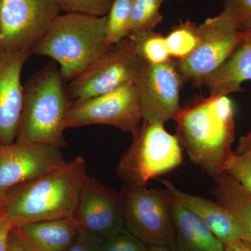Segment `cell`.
Here are the masks:
<instances>
[{"mask_svg":"<svg viewBox=\"0 0 251 251\" xmlns=\"http://www.w3.org/2000/svg\"><path fill=\"white\" fill-rule=\"evenodd\" d=\"M120 193L126 229L148 247L175 249L171 193L148 186L123 187Z\"/></svg>","mask_w":251,"mask_h":251,"instance_id":"obj_6","label":"cell"},{"mask_svg":"<svg viewBox=\"0 0 251 251\" xmlns=\"http://www.w3.org/2000/svg\"><path fill=\"white\" fill-rule=\"evenodd\" d=\"M214 181L215 185L211 193L216 201L237 214L242 224V239L251 245V196L225 173Z\"/></svg>","mask_w":251,"mask_h":251,"instance_id":"obj_19","label":"cell"},{"mask_svg":"<svg viewBox=\"0 0 251 251\" xmlns=\"http://www.w3.org/2000/svg\"><path fill=\"white\" fill-rule=\"evenodd\" d=\"M5 195L6 193H0V219L4 218V204Z\"/></svg>","mask_w":251,"mask_h":251,"instance_id":"obj_34","label":"cell"},{"mask_svg":"<svg viewBox=\"0 0 251 251\" xmlns=\"http://www.w3.org/2000/svg\"><path fill=\"white\" fill-rule=\"evenodd\" d=\"M13 230L27 251H67L79 227L72 218L20 225Z\"/></svg>","mask_w":251,"mask_h":251,"instance_id":"obj_17","label":"cell"},{"mask_svg":"<svg viewBox=\"0 0 251 251\" xmlns=\"http://www.w3.org/2000/svg\"><path fill=\"white\" fill-rule=\"evenodd\" d=\"M73 219L79 228L102 239L126 230L121 193L90 176L81 190Z\"/></svg>","mask_w":251,"mask_h":251,"instance_id":"obj_12","label":"cell"},{"mask_svg":"<svg viewBox=\"0 0 251 251\" xmlns=\"http://www.w3.org/2000/svg\"><path fill=\"white\" fill-rule=\"evenodd\" d=\"M234 105L226 97H200L181 108L175 121L176 136L191 161L213 179L224 174L232 156Z\"/></svg>","mask_w":251,"mask_h":251,"instance_id":"obj_1","label":"cell"},{"mask_svg":"<svg viewBox=\"0 0 251 251\" xmlns=\"http://www.w3.org/2000/svg\"><path fill=\"white\" fill-rule=\"evenodd\" d=\"M162 3L160 0H133L129 31L130 34L143 31H153L163 22L160 12Z\"/></svg>","mask_w":251,"mask_h":251,"instance_id":"obj_23","label":"cell"},{"mask_svg":"<svg viewBox=\"0 0 251 251\" xmlns=\"http://www.w3.org/2000/svg\"><path fill=\"white\" fill-rule=\"evenodd\" d=\"M59 67L53 62L35 73L24 87V97L16 141L67 146V129L72 99Z\"/></svg>","mask_w":251,"mask_h":251,"instance_id":"obj_3","label":"cell"},{"mask_svg":"<svg viewBox=\"0 0 251 251\" xmlns=\"http://www.w3.org/2000/svg\"><path fill=\"white\" fill-rule=\"evenodd\" d=\"M171 216L176 251H225L224 244L202 220L173 197Z\"/></svg>","mask_w":251,"mask_h":251,"instance_id":"obj_18","label":"cell"},{"mask_svg":"<svg viewBox=\"0 0 251 251\" xmlns=\"http://www.w3.org/2000/svg\"><path fill=\"white\" fill-rule=\"evenodd\" d=\"M135 52L142 62L159 64L171 60L166 36L154 31H143L130 34Z\"/></svg>","mask_w":251,"mask_h":251,"instance_id":"obj_20","label":"cell"},{"mask_svg":"<svg viewBox=\"0 0 251 251\" xmlns=\"http://www.w3.org/2000/svg\"><path fill=\"white\" fill-rule=\"evenodd\" d=\"M141 120L136 86L126 84L101 95L74 100L67 128L104 125L133 133L140 126Z\"/></svg>","mask_w":251,"mask_h":251,"instance_id":"obj_9","label":"cell"},{"mask_svg":"<svg viewBox=\"0 0 251 251\" xmlns=\"http://www.w3.org/2000/svg\"><path fill=\"white\" fill-rule=\"evenodd\" d=\"M89 175L81 156L19 185L5 195L4 216L15 226L72 219Z\"/></svg>","mask_w":251,"mask_h":251,"instance_id":"obj_2","label":"cell"},{"mask_svg":"<svg viewBox=\"0 0 251 251\" xmlns=\"http://www.w3.org/2000/svg\"><path fill=\"white\" fill-rule=\"evenodd\" d=\"M0 55H1V53H0Z\"/></svg>","mask_w":251,"mask_h":251,"instance_id":"obj_36","label":"cell"},{"mask_svg":"<svg viewBox=\"0 0 251 251\" xmlns=\"http://www.w3.org/2000/svg\"><path fill=\"white\" fill-rule=\"evenodd\" d=\"M249 151H251V128L247 134L239 139L237 148L234 153L235 154H242Z\"/></svg>","mask_w":251,"mask_h":251,"instance_id":"obj_30","label":"cell"},{"mask_svg":"<svg viewBox=\"0 0 251 251\" xmlns=\"http://www.w3.org/2000/svg\"><path fill=\"white\" fill-rule=\"evenodd\" d=\"M148 246L127 230L103 239L101 251H146Z\"/></svg>","mask_w":251,"mask_h":251,"instance_id":"obj_26","label":"cell"},{"mask_svg":"<svg viewBox=\"0 0 251 251\" xmlns=\"http://www.w3.org/2000/svg\"><path fill=\"white\" fill-rule=\"evenodd\" d=\"M200 42L196 49L182 60H175L185 82L202 87L206 77L215 72L228 57L239 39L240 31L223 11L198 25Z\"/></svg>","mask_w":251,"mask_h":251,"instance_id":"obj_10","label":"cell"},{"mask_svg":"<svg viewBox=\"0 0 251 251\" xmlns=\"http://www.w3.org/2000/svg\"><path fill=\"white\" fill-rule=\"evenodd\" d=\"M141 65L129 36L110 46L99 58L70 81L73 101L107 93L126 84H135Z\"/></svg>","mask_w":251,"mask_h":251,"instance_id":"obj_8","label":"cell"},{"mask_svg":"<svg viewBox=\"0 0 251 251\" xmlns=\"http://www.w3.org/2000/svg\"><path fill=\"white\" fill-rule=\"evenodd\" d=\"M168 1V0H160V1L163 4V2H165V1ZM176 1H181V0H176Z\"/></svg>","mask_w":251,"mask_h":251,"instance_id":"obj_35","label":"cell"},{"mask_svg":"<svg viewBox=\"0 0 251 251\" xmlns=\"http://www.w3.org/2000/svg\"><path fill=\"white\" fill-rule=\"evenodd\" d=\"M14 227V225L9 220L0 219V251H8L10 236Z\"/></svg>","mask_w":251,"mask_h":251,"instance_id":"obj_29","label":"cell"},{"mask_svg":"<svg viewBox=\"0 0 251 251\" xmlns=\"http://www.w3.org/2000/svg\"><path fill=\"white\" fill-rule=\"evenodd\" d=\"M61 13L54 0H0V53L32 54Z\"/></svg>","mask_w":251,"mask_h":251,"instance_id":"obj_7","label":"cell"},{"mask_svg":"<svg viewBox=\"0 0 251 251\" xmlns=\"http://www.w3.org/2000/svg\"><path fill=\"white\" fill-rule=\"evenodd\" d=\"M251 80V27L240 31L237 44L225 62L206 77L202 86L209 96L226 97L243 92L242 85Z\"/></svg>","mask_w":251,"mask_h":251,"instance_id":"obj_16","label":"cell"},{"mask_svg":"<svg viewBox=\"0 0 251 251\" xmlns=\"http://www.w3.org/2000/svg\"><path fill=\"white\" fill-rule=\"evenodd\" d=\"M224 173L237 181L251 196V151L242 154H235L233 151L226 163Z\"/></svg>","mask_w":251,"mask_h":251,"instance_id":"obj_24","label":"cell"},{"mask_svg":"<svg viewBox=\"0 0 251 251\" xmlns=\"http://www.w3.org/2000/svg\"><path fill=\"white\" fill-rule=\"evenodd\" d=\"M31 54L21 51L0 55V145L16 141L24 97L21 74Z\"/></svg>","mask_w":251,"mask_h":251,"instance_id":"obj_14","label":"cell"},{"mask_svg":"<svg viewBox=\"0 0 251 251\" xmlns=\"http://www.w3.org/2000/svg\"><path fill=\"white\" fill-rule=\"evenodd\" d=\"M225 251H251V245L246 241L241 239L234 244L225 246Z\"/></svg>","mask_w":251,"mask_h":251,"instance_id":"obj_31","label":"cell"},{"mask_svg":"<svg viewBox=\"0 0 251 251\" xmlns=\"http://www.w3.org/2000/svg\"><path fill=\"white\" fill-rule=\"evenodd\" d=\"M224 7L239 31L251 27V0H224Z\"/></svg>","mask_w":251,"mask_h":251,"instance_id":"obj_27","label":"cell"},{"mask_svg":"<svg viewBox=\"0 0 251 251\" xmlns=\"http://www.w3.org/2000/svg\"><path fill=\"white\" fill-rule=\"evenodd\" d=\"M110 47L106 16L64 13L54 20L32 54L53 59L63 79L70 82Z\"/></svg>","mask_w":251,"mask_h":251,"instance_id":"obj_4","label":"cell"},{"mask_svg":"<svg viewBox=\"0 0 251 251\" xmlns=\"http://www.w3.org/2000/svg\"><path fill=\"white\" fill-rule=\"evenodd\" d=\"M103 239L79 228L76 237L67 251H101Z\"/></svg>","mask_w":251,"mask_h":251,"instance_id":"obj_28","label":"cell"},{"mask_svg":"<svg viewBox=\"0 0 251 251\" xmlns=\"http://www.w3.org/2000/svg\"><path fill=\"white\" fill-rule=\"evenodd\" d=\"M162 183L176 201L202 220L224 246L242 239L240 220L232 209L218 201L213 202L184 192L169 180H163Z\"/></svg>","mask_w":251,"mask_h":251,"instance_id":"obj_15","label":"cell"},{"mask_svg":"<svg viewBox=\"0 0 251 251\" xmlns=\"http://www.w3.org/2000/svg\"><path fill=\"white\" fill-rule=\"evenodd\" d=\"M64 13H80L105 16L113 0H54Z\"/></svg>","mask_w":251,"mask_h":251,"instance_id":"obj_25","label":"cell"},{"mask_svg":"<svg viewBox=\"0 0 251 251\" xmlns=\"http://www.w3.org/2000/svg\"><path fill=\"white\" fill-rule=\"evenodd\" d=\"M8 251H27L23 247L22 243L18 239L17 235L15 234L14 230H12L10 236Z\"/></svg>","mask_w":251,"mask_h":251,"instance_id":"obj_32","label":"cell"},{"mask_svg":"<svg viewBox=\"0 0 251 251\" xmlns=\"http://www.w3.org/2000/svg\"><path fill=\"white\" fill-rule=\"evenodd\" d=\"M146 251H176L173 248L166 246H151L148 247Z\"/></svg>","mask_w":251,"mask_h":251,"instance_id":"obj_33","label":"cell"},{"mask_svg":"<svg viewBox=\"0 0 251 251\" xmlns=\"http://www.w3.org/2000/svg\"><path fill=\"white\" fill-rule=\"evenodd\" d=\"M133 0H113L106 15V41L111 46L129 36Z\"/></svg>","mask_w":251,"mask_h":251,"instance_id":"obj_22","label":"cell"},{"mask_svg":"<svg viewBox=\"0 0 251 251\" xmlns=\"http://www.w3.org/2000/svg\"><path fill=\"white\" fill-rule=\"evenodd\" d=\"M61 148L14 142L0 145V193L45 175L65 162Z\"/></svg>","mask_w":251,"mask_h":251,"instance_id":"obj_13","label":"cell"},{"mask_svg":"<svg viewBox=\"0 0 251 251\" xmlns=\"http://www.w3.org/2000/svg\"><path fill=\"white\" fill-rule=\"evenodd\" d=\"M132 135L131 145L117 168L124 187L148 186L151 179L182 164L183 148L176 135L167 131L164 124L143 121Z\"/></svg>","mask_w":251,"mask_h":251,"instance_id":"obj_5","label":"cell"},{"mask_svg":"<svg viewBox=\"0 0 251 251\" xmlns=\"http://www.w3.org/2000/svg\"><path fill=\"white\" fill-rule=\"evenodd\" d=\"M185 82L173 59L159 64L141 62L135 85L143 121L175 120L182 108L180 92Z\"/></svg>","mask_w":251,"mask_h":251,"instance_id":"obj_11","label":"cell"},{"mask_svg":"<svg viewBox=\"0 0 251 251\" xmlns=\"http://www.w3.org/2000/svg\"><path fill=\"white\" fill-rule=\"evenodd\" d=\"M166 39L171 58L182 60L192 53L199 44L198 25L191 21L180 22L172 29Z\"/></svg>","mask_w":251,"mask_h":251,"instance_id":"obj_21","label":"cell"}]
</instances>
